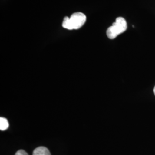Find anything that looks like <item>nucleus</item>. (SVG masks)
<instances>
[{
    "label": "nucleus",
    "mask_w": 155,
    "mask_h": 155,
    "mask_svg": "<svg viewBox=\"0 0 155 155\" xmlns=\"http://www.w3.org/2000/svg\"><path fill=\"white\" fill-rule=\"evenodd\" d=\"M33 155H51L49 150L45 147H39L33 150Z\"/></svg>",
    "instance_id": "7ed1b4c3"
},
{
    "label": "nucleus",
    "mask_w": 155,
    "mask_h": 155,
    "mask_svg": "<svg viewBox=\"0 0 155 155\" xmlns=\"http://www.w3.org/2000/svg\"><path fill=\"white\" fill-rule=\"evenodd\" d=\"M9 127V123L7 119L4 117L0 118V129L1 130H5Z\"/></svg>",
    "instance_id": "20e7f679"
},
{
    "label": "nucleus",
    "mask_w": 155,
    "mask_h": 155,
    "mask_svg": "<svg viewBox=\"0 0 155 155\" xmlns=\"http://www.w3.org/2000/svg\"><path fill=\"white\" fill-rule=\"evenodd\" d=\"M86 21V16L81 12H77L73 13L70 17V22L71 29H78L81 28Z\"/></svg>",
    "instance_id": "f03ea898"
},
{
    "label": "nucleus",
    "mask_w": 155,
    "mask_h": 155,
    "mask_svg": "<svg viewBox=\"0 0 155 155\" xmlns=\"http://www.w3.org/2000/svg\"><path fill=\"white\" fill-rule=\"evenodd\" d=\"M15 155H28V153L24 150H19L17 152Z\"/></svg>",
    "instance_id": "39448f33"
},
{
    "label": "nucleus",
    "mask_w": 155,
    "mask_h": 155,
    "mask_svg": "<svg viewBox=\"0 0 155 155\" xmlns=\"http://www.w3.org/2000/svg\"><path fill=\"white\" fill-rule=\"evenodd\" d=\"M153 92H154V94H155V87H154V89H153Z\"/></svg>",
    "instance_id": "423d86ee"
},
{
    "label": "nucleus",
    "mask_w": 155,
    "mask_h": 155,
    "mask_svg": "<svg viewBox=\"0 0 155 155\" xmlns=\"http://www.w3.org/2000/svg\"><path fill=\"white\" fill-rule=\"evenodd\" d=\"M127 29V22L122 17H117L116 21L113 23V25L107 29L106 34L108 38L114 39L119 35L124 33Z\"/></svg>",
    "instance_id": "f257e3e1"
}]
</instances>
